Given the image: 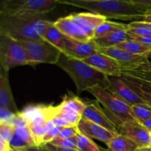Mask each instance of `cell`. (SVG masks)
<instances>
[{"label":"cell","mask_w":151,"mask_h":151,"mask_svg":"<svg viewBox=\"0 0 151 151\" xmlns=\"http://www.w3.org/2000/svg\"><path fill=\"white\" fill-rule=\"evenodd\" d=\"M58 3L85 9L106 19L122 21L142 20L149 13L135 0H58Z\"/></svg>","instance_id":"cell-1"},{"label":"cell","mask_w":151,"mask_h":151,"mask_svg":"<svg viewBox=\"0 0 151 151\" xmlns=\"http://www.w3.org/2000/svg\"><path fill=\"white\" fill-rule=\"evenodd\" d=\"M53 23L41 19L38 15H0V34L7 35L17 41L40 40Z\"/></svg>","instance_id":"cell-2"},{"label":"cell","mask_w":151,"mask_h":151,"mask_svg":"<svg viewBox=\"0 0 151 151\" xmlns=\"http://www.w3.org/2000/svg\"><path fill=\"white\" fill-rule=\"evenodd\" d=\"M56 66L63 69L72 78L78 94L99 86L106 88L107 75L83 60L61 54Z\"/></svg>","instance_id":"cell-3"},{"label":"cell","mask_w":151,"mask_h":151,"mask_svg":"<svg viewBox=\"0 0 151 151\" xmlns=\"http://www.w3.org/2000/svg\"><path fill=\"white\" fill-rule=\"evenodd\" d=\"M87 91L104 106L107 114L117 127L125 122H137L131 113V106L118 95L100 86L89 88Z\"/></svg>","instance_id":"cell-4"},{"label":"cell","mask_w":151,"mask_h":151,"mask_svg":"<svg viewBox=\"0 0 151 151\" xmlns=\"http://www.w3.org/2000/svg\"><path fill=\"white\" fill-rule=\"evenodd\" d=\"M58 0H4L0 4V15H41L55 10Z\"/></svg>","instance_id":"cell-5"},{"label":"cell","mask_w":151,"mask_h":151,"mask_svg":"<svg viewBox=\"0 0 151 151\" xmlns=\"http://www.w3.org/2000/svg\"><path fill=\"white\" fill-rule=\"evenodd\" d=\"M18 41L26 50L29 66H35L41 63L56 65L62 54L60 50L43 38Z\"/></svg>","instance_id":"cell-6"},{"label":"cell","mask_w":151,"mask_h":151,"mask_svg":"<svg viewBox=\"0 0 151 151\" xmlns=\"http://www.w3.org/2000/svg\"><path fill=\"white\" fill-rule=\"evenodd\" d=\"M29 65L27 54L17 40L0 34V68L9 71L16 66Z\"/></svg>","instance_id":"cell-7"},{"label":"cell","mask_w":151,"mask_h":151,"mask_svg":"<svg viewBox=\"0 0 151 151\" xmlns=\"http://www.w3.org/2000/svg\"><path fill=\"white\" fill-rule=\"evenodd\" d=\"M119 78L130 87L151 92V70L144 68L142 64L122 66V73Z\"/></svg>","instance_id":"cell-8"},{"label":"cell","mask_w":151,"mask_h":151,"mask_svg":"<svg viewBox=\"0 0 151 151\" xmlns=\"http://www.w3.org/2000/svg\"><path fill=\"white\" fill-rule=\"evenodd\" d=\"M86 107L83 114V118L103 127L109 131L119 134L118 127L109 116L106 110L101 108L98 100L86 103Z\"/></svg>","instance_id":"cell-9"},{"label":"cell","mask_w":151,"mask_h":151,"mask_svg":"<svg viewBox=\"0 0 151 151\" xmlns=\"http://www.w3.org/2000/svg\"><path fill=\"white\" fill-rule=\"evenodd\" d=\"M64 50L65 55L81 60L99 52V47L94 39L88 42H82L66 36H64Z\"/></svg>","instance_id":"cell-10"},{"label":"cell","mask_w":151,"mask_h":151,"mask_svg":"<svg viewBox=\"0 0 151 151\" xmlns=\"http://www.w3.org/2000/svg\"><path fill=\"white\" fill-rule=\"evenodd\" d=\"M83 61L107 76L119 78L122 73V66L120 63L103 53H96L91 57L83 60Z\"/></svg>","instance_id":"cell-11"},{"label":"cell","mask_w":151,"mask_h":151,"mask_svg":"<svg viewBox=\"0 0 151 151\" xmlns=\"http://www.w3.org/2000/svg\"><path fill=\"white\" fill-rule=\"evenodd\" d=\"M106 88L119 96L131 106L145 103L144 100L118 77L108 76Z\"/></svg>","instance_id":"cell-12"},{"label":"cell","mask_w":151,"mask_h":151,"mask_svg":"<svg viewBox=\"0 0 151 151\" xmlns=\"http://www.w3.org/2000/svg\"><path fill=\"white\" fill-rule=\"evenodd\" d=\"M119 134L132 139L140 148L149 147L151 140V132L138 122H129L118 127Z\"/></svg>","instance_id":"cell-13"},{"label":"cell","mask_w":151,"mask_h":151,"mask_svg":"<svg viewBox=\"0 0 151 151\" xmlns=\"http://www.w3.org/2000/svg\"><path fill=\"white\" fill-rule=\"evenodd\" d=\"M70 16L74 23L79 27L91 40L94 38L97 28L107 20L105 16L91 12L73 13Z\"/></svg>","instance_id":"cell-14"},{"label":"cell","mask_w":151,"mask_h":151,"mask_svg":"<svg viewBox=\"0 0 151 151\" xmlns=\"http://www.w3.org/2000/svg\"><path fill=\"white\" fill-rule=\"evenodd\" d=\"M99 52L103 53L106 55L112 58L120 63L122 66H133L142 64L148 61L147 55H137L122 50L116 47H106L101 48L99 47Z\"/></svg>","instance_id":"cell-15"},{"label":"cell","mask_w":151,"mask_h":151,"mask_svg":"<svg viewBox=\"0 0 151 151\" xmlns=\"http://www.w3.org/2000/svg\"><path fill=\"white\" fill-rule=\"evenodd\" d=\"M80 132L90 139H96L107 145L108 143L117 134L109 131L103 127L82 118L78 125Z\"/></svg>","instance_id":"cell-16"},{"label":"cell","mask_w":151,"mask_h":151,"mask_svg":"<svg viewBox=\"0 0 151 151\" xmlns=\"http://www.w3.org/2000/svg\"><path fill=\"white\" fill-rule=\"evenodd\" d=\"M9 71L0 68V108L7 109L16 114L19 111L15 103L8 78Z\"/></svg>","instance_id":"cell-17"},{"label":"cell","mask_w":151,"mask_h":151,"mask_svg":"<svg viewBox=\"0 0 151 151\" xmlns=\"http://www.w3.org/2000/svg\"><path fill=\"white\" fill-rule=\"evenodd\" d=\"M54 25L68 38L82 42H88L91 41L86 34L74 23L70 15L58 19L54 22Z\"/></svg>","instance_id":"cell-18"},{"label":"cell","mask_w":151,"mask_h":151,"mask_svg":"<svg viewBox=\"0 0 151 151\" xmlns=\"http://www.w3.org/2000/svg\"><path fill=\"white\" fill-rule=\"evenodd\" d=\"M86 107V103H84L78 97H75V96L66 97L60 104L55 106V116L59 112L62 111L75 112V113H78L83 116Z\"/></svg>","instance_id":"cell-19"},{"label":"cell","mask_w":151,"mask_h":151,"mask_svg":"<svg viewBox=\"0 0 151 151\" xmlns=\"http://www.w3.org/2000/svg\"><path fill=\"white\" fill-rule=\"evenodd\" d=\"M97 45L101 48L116 47L124 41H129L131 37L126 30H117L111 32L104 37L94 39Z\"/></svg>","instance_id":"cell-20"},{"label":"cell","mask_w":151,"mask_h":151,"mask_svg":"<svg viewBox=\"0 0 151 151\" xmlns=\"http://www.w3.org/2000/svg\"><path fill=\"white\" fill-rule=\"evenodd\" d=\"M109 151H138L139 147L132 139L122 134L115 136L107 145Z\"/></svg>","instance_id":"cell-21"},{"label":"cell","mask_w":151,"mask_h":151,"mask_svg":"<svg viewBox=\"0 0 151 151\" xmlns=\"http://www.w3.org/2000/svg\"><path fill=\"white\" fill-rule=\"evenodd\" d=\"M64 36L65 35L56 27H55L53 23V24L47 28V30L43 34L42 38L52 45L57 47L63 54L65 51Z\"/></svg>","instance_id":"cell-22"},{"label":"cell","mask_w":151,"mask_h":151,"mask_svg":"<svg viewBox=\"0 0 151 151\" xmlns=\"http://www.w3.org/2000/svg\"><path fill=\"white\" fill-rule=\"evenodd\" d=\"M128 24L119 23V22H112V21L106 20L102 23L97 28L94 34V39H97L102 37H104L111 32L117 30H128Z\"/></svg>","instance_id":"cell-23"},{"label":"cell","mask_w":151,"mask_h":151,"mask_svg":"<svg viewBox=\"0 0 151 151\" xmlns=\"http://www.w3.org/2000/svg\"><path fill=\"white\" fill-rule=\"evenodd\" d=\"M116 47L121 49L122 50L131 53L133 55H147L151 51L150 49L145 46L142 45L138 41L134 40H129V41H124L121 43Z\"/></svg>","instance_id":"cell-24"},{"label":"cell","mask_w":151,"mask_h":151,"mask_svg":"<svg viewBox=\"0 0 151 151\" xmlns=\"http://www.w3.org/2000/svg\"><path fill=\"white\" fill-rule=\"evenodd\" d=\"M128 24L127 32L131 35L146 36L151 35V23L143 21L131 22Z\"/></svg>","instance_id":"cell-25"},{"label":"cell","mask_w":151,"mask_h":151,"mask_svg":"<svg viewBox=\"0 0 151 151\" xmlns=\"http://www.w3.org/2000/svg\"><path fill=\"white\" fill-rule=\"evenodd\" d=\"M131 113L139 123L143 124L151 118V106L147 103H140L131 106Z\"/></svg>","instance_id":"cell-26"},{"label":"cell","mask_w":151,"mask_h":151,"mask_svg":"<svg viewBox=\"0 0 151 151\" xmlns=\"http://www.w3.org/2000/svg\"><path fill=\"white\" fill-rule=\"evenodd\" d=\"M77 150L79 151H105L104 149L99 147L91 139L81 134L78 130L76 135Z\"/></svg>","instance_id":"cell-27"},{"label":"cell","mask_w":151,"mask_h":151,"mask_svg":"<svg viewBox=\"0 0 151 151\" xmlns=\"http://www.w3.org/2000/svg\"><path fill=\"white\" fill-rule=\"evenodd\" d=\"M48 144H51L52 145L56 146V147H60V148L77 150L76 136L67 139L56 138L50 143H48Z\"/></svg>","instance_id":"cell-28"},{"label":"cell","mask_w":151,"mask_h":151,"mask_svg":"<svg viewBox=\"0 0 151 151\" xmlns=\"http://www.w3.org/2000/svg\"><path fill=\"white\" fill-rule=\"evenodd\" d=\"M16 132L29 145V147L36 146L35 140H34L32 134L31 133V131L29 127H28V125L22 127H16Z\"/></svg>","instance_id":"cell-29"},{"label":"cell","mask_w":151,"mask_h":151,"mask_svg":"<svg viewBox=\"0 0 151 151\" xmlns=\"http://www.w3.org/2000/svg\"><path fill=\"white\" fill-rule=\"evenodd\" d=\"M16 132L14 125L9 124H0V137L7 142H10L13 134Z\"/></svg>","instance_id":"cell-30"},{"label":"cell","mask_w":151,"mask_h":151,"mask_svg":"<svg viewBox=\"0 0 151 151\" xmlns=\"http://www.w3.org/2000/svg\"><path fill=\"white\" fill-rule=\"evenodd\" d=\"M16 115L17 114L8 109L0 108V124L4 123L14 125Z\"/></svg>","instance_id":"cell-31"},{"label":"cell","mask_w":151,"mask_h":151,"mask_svg":"<svg viewBox=\"0 0 151 151\" xmlns=\"http://www.w3.org/2000/svg\"><path fill=\"white\" fill-rule=\"evenodd\" d=\"M11 149H19V148H27L29 147V145L16 132L13 134L11 140L9 142Z\"/></svg>","instance_id":"cell-32"},{"label":"cell","mask_w":151,"mask_h":151,"mask_svg":"<svg viewBox=\"0 0 151 151\" xmlns=\"http://www.w3.org/2000/svg\"><path fill=\"white\" fill-rule=\"evenodd\" d=\"M63 128H62V127L55 126L51 131H50L48 133H47V134L44 135V138H43L42 145H47L48 144V143H50L52 141H53L55 139L57 138Z\"/></svg>","instance_id":"cell-33"},{"label":"cell","mask_w":151,"mask_h":151,"mask_svg":"<svg viewBox=\"0 0 151 151\" xmlns=\"http://www.w3.org/2000/svg\"><path fill=\"white\" fill-rule=\"evenodd\" d=\"M78 131V127H66L63 128L60 131V134L57 138L58 139H67L75 137L77 135Z\"/></svg>","instance_id":"cell-34"},{"label":"cell","mask_w":151,"mask_h":151,"mask_svg":"<svg viewBox=\"0 0 151 151\" xmlns=\"http://www.w3.org/2000/svg\"><path fill=\"white\" fill-rule=\"evenodd\" d=\"M131 88L144 100L145 103H146L149 106H151V92L144 91V90L141 89V88H134V87H131Z\"/></svg>","instance_id":"cell-35"},{"label":"cell","mask_w":151,"mask_h":151,"mask_svg":"<svg viewBox=\"0 0 151 151\" xmlns=\"http://www.w3.org/2000/svg\"><path fill=\"white\" fill-rule=\"evenodd\" d=\"M131 35V39L136 41H138L142 45L148 47L151 50V35H146V36H137V35Z\"/></svg>","instance_id":"cell-36"},{"label":"cell","mask_w":151,"mask_h":151,"mask_svg":"<svg viewBox=\"0 0 151 151\" xmlns=\"http://www.w3.org/2000/svg\"><path fill=\"white\" fill-rule=\"evenodd\" d=\"M53 124H54L55 126L58 127H62V128H66V127H70L69 124L66 122L65 120H63V119L60 117H58V116H55V117L53 118L52 119Z\"/></svg>","instance_id":"cell-37"},{"label":"cell","mask_w":151,"mask_h":151,"mask_svg":"<svg viewBox=\"0 0 151 151\" xmlns=\"http://www.w3.org/2000/svg\"><path fill=\"white\" fill-rule=\"evenodd\" d=\"M11 150L9 142H6L0 137V151H11Z\"/></svg>","instance_id":"cell-38"},{"label":"cell","mask_w":151,"mask_h":151,"mask_svg":"<svg viewBox=\"0 0 151 151\" xmlns=\"http://www.w3.org/2000/svg\"><path fill=\"white\" fill-rule=\"evenodd\" d=\"M47 147L50 151H79L78 150H72V149H65V148H60V147H56V146L52 145L51 144H47L44 145Z\"/></svg>","instance_id":"cell-39"},{"label":"cell","mask_w":151,"mask_h":151,"mask_svg":"<svg viewBox=\"0 0 151 151\" xmlns=\"http://www.w3.org/2000/svg\"><path fill=\"white\" fill-rule=\"evenodd\" d=\"M25 150H26V151H50L47 148V147L45 145L29 147L25 148Z\"/></svg>","instance_id":"cell-40"},{"label":"cell","mask_w":151,"mask_h":151,"mask_svg":"<svg viewBox=\"0 0 151 151\" xmlns=\"http://www.w3.org/2000/svg\"><path fill=\"white\" fill-rule=\"evenodd\" d=\"M142 125L146 129H147L149 131H150L151 132V118H150L149 119H147V121H145V122L143 124H142Z\"/></svg>","instance_id":"cell-41"},{"label":"cell","mask_w":151,"mask_h":151,"mask_svg":"<svg viewBox=\"0 0 151 151\" xmlns=\"http://www.w3.org/2000/svg\"><path fill=\"white\" fill-rule=\"evenodd\" d=\"M142 21L145 22H149V23H151V13H148V14L146 15L143 19Z\"/></svg>","instance_id":"cell-42"},{"label":"cell","mask_w":151,"mask_h":151,"mask_svg":"<svg viewBox=\"0 0 151 151\" xmlns=\"http://www.w3.org/2000/svg\"><path fill=\"white\" fill-rule=\"evenodd\" d=\"M142 66L144 68H145V69H150L151 70V60H148V61H147L146 63H142Z\"/></svg>","instance_id":"cell-43"},{"label":"cell","mask_w":151,"mask_h":151,"mask_svg":"<svg viewBox=\"0 0 151 151\" xmlns=\"http://www.w3.org/2000/svg\"><path fill=\"white\" fill-rule=\"evenodd\" d=\"M140 151H151L150 147H145V148H140L139 149Z\"/></svg>","instance_id":"cell-44"},{"label":"cell","mask_w":151,"mask_h":151,"mask_svg":"<svg viewBox=\"0 0 151 151\" xmlns=\"http://www.w3.org/2000/svg\"><path fill=\"white\" fill-rule=\"evenodd\" d=\"M11 151H26L25 148H19V149H12Z\"/></svg>","instance_id":"cell-45"},{"label":"cell","mask_w":151,"mask_h":151,"mask_svg":"<svg viewBox=\"0 0 151 151\" xmlns=\"http://www.w3.org/2000/svg\"><path fill=\"white\" fill-rule=\"evenodd\" d=\"M147 59H148V60H150V59H151V51L148 53V54H147Z\"/></svg>","instance_id":"cell-46"},{"label":"cell","mask_w":151,"mask_h":151,"mask_svg":"<svg viewBox=\"0 0 151 151\" xmlns=\"http://www.w3.org/2000/svg\"><path fill=\"white\" fill-rule=\"evenodd\" d=\"M149 147H150L151 148V140H150V146H149Z\"/></svg>","instance_id":"cell-47"},{"label":"cell","mask_w":151,"mask_h":151,"mask_svg":"<svg viewBox=\"0 0 151 151\" xmlns=\"http://www.w3.org/2000/svg\"><path fill=\"white\" fill-rule=\"evenodd\" d=\"M105 151H109V150H108V149H107V150H105Z\"/></svg>","instance_id":"cell-48"},{"label":"cell","mask_w":151,"mask_h":151,"mask_svg":"<svg viewBox=\"0 0 151 151\" xmlns=\"http://www.w3.org/2000/svg\"><path fill=\"white\" fill-rule=\"evenodd\" d=\"M138 151H140V150H138Z\"/></svg>","instance_id":"cell-49"},{"label":"cell","mask_w":151,"mask_h":151,"mask_svg":"<svg viewBox=\"0 0 151 151\" xmlns=\"http://www.w3.org/2000/svg\"><path fill=\"white\" fill-rule=\"evenodd\" d=\"M151 13V12H150V13Z\"/></svg>","instance_id":"cell-50"}]
</instances>
